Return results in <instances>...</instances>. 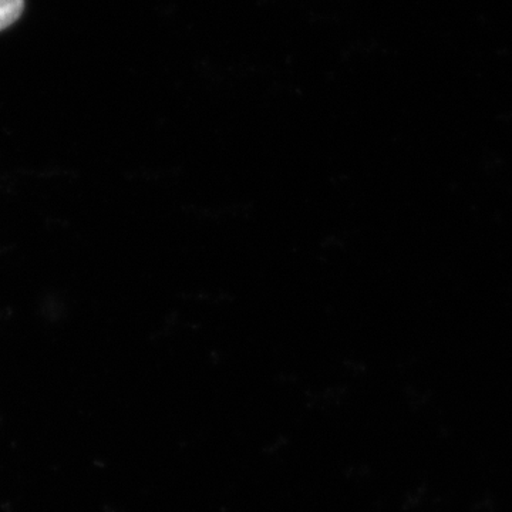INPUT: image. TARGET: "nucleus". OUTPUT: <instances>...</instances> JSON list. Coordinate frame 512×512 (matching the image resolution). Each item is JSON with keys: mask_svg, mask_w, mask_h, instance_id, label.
Instances as JSON below:
<instances>
[{"mask_svg": "<svg viewBox=\"0 0 512 512\" xmlns=\"http://www.w3.org/2000/svg\"><path fill=\"white\" fill-rule=\"evenodd\" d=\"M25 0H0V30L9 28L22 15Z\"/></svg>", "mask_w": 512, "mask_h": 512, "instance_id": "obj_1", "label": "nucleus"}]
</instances>
